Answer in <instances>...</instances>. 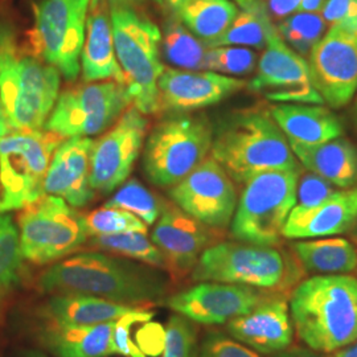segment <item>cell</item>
I'll return each instance as SVG.
<instances>
[{
  "label": "cell",
  "mask_w": 357,
  "mask_h": 357,
  "mask_svg": "<svg viewBox=\"0 0 357 357\" xmlns=\"http://www.w3.org/2000/svg\"><path fill=\"white\" fill-rule=\"evenodd\" d=\"M38 286L45 293L90 295L126 306L158 301L166 294L165 278L151 268L94 252L52 265Z\"/></svg>",
  "instance_id": "obj_1"
},
{
  "label": "cell",
  "mask_w": 357,
  "mask_h": 357,
  "mask_svg": "<svg viewBox=\"0 0 357 357\" xmlns=\"http://www.w3.org/2000/svg\"><path fill=\"white\" fill-rule=\"evenodd\" d=\"M211 155L238 184L268 171L303 168L264 106L243 109L224 119L213 131Z\"/></svg>",
  "instance_id": "obj_2"
},
{
  "label": "cell",
  "mask_w": 357,
  "mask_h": 357,
  "mask_svg": "<svg viewBox=\"0 0 357 357\" xmlns=\"http://www.w3.org/2000/svg\"><path fill=\"white\" fill-rule=\"evenodd\" d=\"M290 315L299 339L320 354H333L357 340V278L315 275L294 287Z\"/></svg>",
  "instance_id": "obj_3"
},
{
  "label": "cell",
  "mask_w": 357,
  "mask_h": 357,
  "mask_svg": "<svg viewBox=\"0 0 357 357\" xmlns=\"http://www.w3.org/2000/svg\"><path fill=\"white\" fill-rule=\"evenodd\" d=\"M60 72L19 48L0 28V103L10 130H43L59 98Z\"/></svg>",
  "instance_id": "obj_4"
},
{
  "label": "cell",
  "mask_w": 357,
  "mask_h": 357,
  "mask_svg": "<svg viewBox=\"0 0 357 357\" xmlns=\"http://www.w3.org/2000/svg\"><path fill=\"white\" fill-rule=\"evenodd\" d=\"M303 273L293 252L253 243H218L200 255L192 270V280L241 284L283 295L295 287Z\"/></svg>",
  "instance_id": "obj_5"
},
{
  "label": "cell",
  "mask_w": 357,
  "mask_h": 357,
  "mask_svg": "<svg viewBox=\"0 0 357 357\" xmlns=\"http://www.w3.org/2000/svg\"><path fill=\"white\" fill-rule=\"evenodd\" d=\"M110 19L115 53L131 103L142 114H153L159 112L158 81L165 72L160 60L162 32L126 6H112Z\"/></svg>",
  "instance_id": "obj_6"
},
{
  "label": "cell",
  "mask_w": 357,
  "mask_h": 357,
  "mask_svg": "<svg viewBox=\"0 0 357 357\" xmlns=\"http://www.w3.org/2000/svg\"><path fill=\"white\" fill-rule=\"evenodd\" d=\"M213 128L204 115L175 113L159 121L146 142L143 168L158 187H174L211 153Z\"/></svg>",
  "instance_id": "obj_7"
},
{
  "label": "cell",
  "mask_w": 357,
  "mask_h": 357,
  "mask_svg": "<svg viewBox=\"0 0 357 357\" xmlns=\"http://www.w3.org/2000/svg\"><path fill=\"white\" fill-rule=\"evenodd\" d=\"M302 169L268 171L245 183L231 218V234L240 243L278 246L291 209Z\"/></svg>",
  "instance_id": "obj_8"
},
{
  "label": "cell",
  "mask_w": 357,
  "mask_h": 357,
  "mask_svg": "<svg viewBox=\"0 0 357 357\" xmlns=\"http://www.w3.org/2000/svg\"><path fill=\"white\" fill-rule=\"evenodd\" d=\"M63 141L45 128L8 132L0 139V213L24 209L45 196L52 156Z\"/></svg>",
  "instance_id": "obj_9"
},
{
  "label": "cell",
  "mask_w": 357,
  "mask_h": 357,
  "mask_svg": "<svg viewBox=\"0 0 357 357\" xmlns=\"http://www.w3.org/2000/svg\"><path fill=\"white\" fill-rule=\"evenodd\" d=\"M23 257L47 265L75 253L89 238L86 220L61 197L45 195L28 205L19 216Z\"/></svg>",
  "instance_id": "obj_10"
},
{
  "label": "cell",
  "mask_w": 357,
  "mask_h": 357,
  "mask_svg": "<svg viewBox=\"0 0 357 357\" xmlns=\"http://www.w3.org/2000/svg\"><path fill=\"white\" fill-rule=\"evenodd\" d=\"M90 0H41L29 40L33 54L75 81L81 72Z\"/></svg>",
  "instance_id": "obj_11"
},
{
  "label": "cell",
  "mask_w": 357,
  "mask_h": 357,
  "mask_svg": "<svg viewBox=\"0 0 357 357\" xmlns=\"http://www.w3.org/2000/svg\"><path fill=\"white\" fill-rule=\"evenodd\" d=\"M130 105L131 98L123 84L86 82L59 96L44 128L63 139L89 138L113 126Z\"/></svg>",
  "instance_id": "obj_12"
},
{
  "label": "cell",
  "mask_w": 357,
  "mask_h": 357,
  "mask_svg": "<svg viewBox=\"0 0 357 357\" xmlns=\"http://www.w3.org/2000/svg\"><path fill=\"white\" fill-rule=\"evenodd\" d=\"M147 128V118L132 106L119 116L113 128L94 141L90 159L93 191L110 193L126 181L141 153Z\"/></svg>",
  "instance_id": "obj_13"
},
{
  "label": "cell",
  "mask_w": 357,
  "mask_h": 357,
  "mask_svg": "<svg viewBox=\"0 0 357 357\" xmlns=\"http://www.w3.org/2000/svg\"><path fill=\"white\" fill-rule=\"evenodd\" d=\"M168 193L180 209L213 229H225L237 206L234 181L212 156Z\"/></svg>",
  "instance_id": "obj_14"
},
{
  "label": "cell",
  "mask_w": 357,
  "mask_h": 357,
  "mask_svg": "<svg viewBox=\"0 0 357 357\" xmlns=\"http://www.w3.org/2000/svg\"><path fill=\"white\" fill-rule=\"evenodd\" d=\"M248 89L265 93L266 98L281 103L323 105L319 93L312 86L305 57L294 52L278 31L268 36V44L255 68V76Z\"/></svg>",
  "instance_id": "obj_15"
},
{
  "label": "cell",
  "mask_w": 357,
  "mask_h": 357,
  "mask_svg": "<svg viewBox=\"0 0 357 357\" xmlns=\"http://www.w3.org/2000/svg\"><path fill=\"white\" fill-rule=\"evenodd\" d=\"M312 86L331 109H342L357 90V35L328 28L307 57Z\"/></svg>",
  "instance_id": "obj_16"
},
{
  "label": "cell",
  "mask_w": 357,
  "mask_h": 357,
  "mask_svg": "<svg viewBox=\"0 0 357 357\" xmlns=\"http://www.w3.org/2000/svg\"><path fill=\"white\" fill-rule=\"evenodd\" d=\"M259 290L231 283L202 282L175 294L166 301L174 312L200 324H224L250 312L268 295Z\"/></svg>",
  "instance_id": "obj_17"
},
{
  "label": "cell",
  "mask_w": 357,
  "mask_h": 357,
  "mask_svg": "<svg viewBox=\"0 0 357 357\" xmlns=\"http://www.w3.org/2000/svg\"><path fill=\"white\" fill-rule=\"evenodd\" d=\"M246 86L245 79L211 70L167 69L158 81L159 110L190 113L221 102Z\"/></svg>",
  "instance_id": "obj_18"
},
{
  "label": "cell",
  "mask_w": 357,
  "mask_h": 357,
  "mask_svg": "<svg viewBox=\"0 0 357 357\" xmlns=\"http://www.w3.org/2000/svg\"><path fill=\"white\" fill-rule=\"evenodd\" d=\"M216 229L197 221L178 205L163 208L151 236L153 243L166 258L168 268L176 273H192L200 255L217 240Z\"/></svg>",
  "instance_id": "obj_19"
},
{
  "label": "cell",
  "mask_w": 357,
  "mask_h": 357,
  "mask_svg": "<svg viewBox=\"0 0 357 357\" xmlns=\"http://www.w3.org/2000/svg\"><path fill=\"white\" fill-rule=\"evenodd\" d=\"M227 330L233 339L264 355L282 352L293 343L290 307L281 294L268 295L250 312L229 320Z\"/></svg>",
  "instance_id": "obj_20"
},
{
  "label": "cell",
  "mask_w": 357,
  "mask_h": 357,
  "mask_svg": "<svg viewBox=\"0 0 357 357\" xmlns=\"http://www.w3.org/2000/svg\"><path fill=\"white\" fill-rule=\"evenodd\" d=\"M94 141L75 137L61 142L52 156L44 192L61 197L75 208H81L94 197L90 185V159Z\"/></svg>",
  "instance_id": "obj_21"
},
{
  "label": "cell",
  "mask_w": 357,
  "mask_h": 357,
  "mask_svg": "<svg viewBox=\"0 0 357 357\" xmlns=\"http://www.w3.org/2000/svg\"><path fill=\"white\" fill-rule=\"evenodd\" d=\"M357 222V188L333 192L320 203L295 205L284 224L283 237L289 240L319 238L342 234Z\"/></svg>",
  "instance_id": "obj_22"
},
{
  "label": "cell",
  "mask_w": 357,
  "mask_h": 357,
  "mask_svg": "<svg viewBox=\"0 0 357 357\" xmlns=\"http://www.w3.org/2000/svg\"><path fill=\"white\" fill-rule=\"evenodd\" d=\"M105 1L90 0L81 52V73L85 82L113 79L125 85V76L115 53L112 19Z\"/></svg>",
  "instance_id": "obj_23"
},
{
  "label": "cell",
  "mask_w": 357,
  "mask_h": 357,
  "mask_svg": "<svg viewBox=\"0 0 357 357\" xmlns=\"http://www.w3.org/2000/svg\"><path fill=\"white\" fill-rule=\"evenodd\" d=\"M270 113L289 143L312 146L340 138L344 132L340 119L323 105L280 103L271 106Z\"/></svg>",
  "instance_id": "obj_24"
},
{
  "label": "cell",
  "mask_w": 357,
  "mask_h": 357,
  "mask_svg": "<svg viewBox=\"0 0 357 357\" xmlns=\"http://www.w3.org/2000/svg\"><path fill=\"white\" fill-rule=\"evenodd\" d=\"M295 158L307 171L319 175L335 187L348 190L357 185V146L344 138L319 144L290 143Z\"/></svg>",
  "instance_id": "obj_25"
},
{
  "label": "cell",
  "mask_w": 357,
  "mask_h": 357,
  "mask_svg": "<svg viewBox=\"0 0 357 357\" xmlns=\"http://www.w3.org/2000/svg\"><path fill=\"white\" fill-rule=\"evenodd\" d=\"M115 321L116 320L79 327L45 324L40 333V340L56 357L112 356L116 355Z\"/></svg>",
  "instance_id": "obj_26"
},
{
  "label": "cell",
  "mask_w": 357,
  "mask_h": 357,
  "mask_svg": "<svg viewBox=\"0 0 357 357\" xmlns=\"http://www.w3.org/2000/svg\"><path fill=\"white\" fill-rule=\"evenodd\" d=\"M135 307L81 294H54L41 310L47 324L61 327L94 326L119 319Z\"/></svg>",
  "instance_id": "obj_27"
},
{
  "label": "cell",
  "mask_w": 357,
  "mask_h": 357,
  "mask_svg": "<svg viewBox=\"0 0 357 357\" xmlns=\"http://www.w3.org/2000/svg\"><path fill=\"white\" fill-rule=\"evenodd\" d=\"M291 252L303 270L320 275L348 274L357 268L355 245L339 237L295 241Z\"/></svg>",
  "instance_id": "obj_28"
},
{
  "label": "cell",
  "mask_w": 357,
  "mask_h": 357,
  "mask_svg": "<svg viewBox=\"0 0 357 357\" xmlns=\"http://www.w3.org/2000/svg\"><path fill=\"white\" fill-rule=\"evenodd\" d=\"M174 13L183 26L206 45L228 29L238 8L233 0H191Z\"/></svg>",
  "instance_id": "obj_29"
},
{
  "label": "cell",
  "mask_w": 357,
  "mask_h": 357,
  "mask_svg": "<svg viewBox=\"0 0 357 357\" xmlns=\"http://www.w3.org/2000/svg\"><path fill=\"white\" fill-rule=\"evenodd\" d=\"M160 47L167 63L172 66L184 70H205L208 47L176 17L167 23Z\"/></svg>",
  "instance_id": "obj_30"
},
{
  "label": "cell",
  "mask_w": 357,
  "mask_h": 357,
  "mask_svg": "<svg viewBox=\"0 0 357 357\" xmlns=\"http://www.w3.org/2000/svg\"><path fill=\"white\" fill-rule=\"evenodd\" d=\"M277 31L270 15H257L241 10L228 26V29L216 40L206 44L208 48L215 47H253L265 50L268 36Z\"/></svg>",
  "instance_id": "obj_31"
},
{
  "label": "cell",
  "mask_w": 357,
  "mask_h": 357,
  "mask_svg": "<svg viewBox=\"0 0 357 357\" xmlns=\"http://www.w3.org/2000/svg\"><path fill=\"white\" fill-rule=\"evenodd\" d=\"M91 243L103 252L137 259L153 268H168L165 255L144 231L97 236Z\"/></svg>",
  "instance_id": "obj_32"
},
{
  "label": "cell",
  "mask_w": 357,
  "mask_h": 357,
  "mask_svg": "<svg viewBox=\"0 0 357 357\" xmlns=\"http://www.w3.org/2000/svg\"><path fill=\"white\" fill-rule=\"evenodd\" d=\"M277 31L294 52L308 57L328 31V26L319 13L298 11L280 20Z\"/></svg>",
  "instance_id": "obj_33"
},
{
  "label": "cell",
  "mask_w": 357,
  "mask_h": 357,
  "mask_svg": "<svg viewBox=\"0 0 357 357\" xmlns=\"http://www.w3.org/2000/svg\"><path fill=\"white\" fill-rule=\"evenodd\" d=\"M105 205L128 211L141 218L147 227L153 225L162 213V206L158 199L138 180H130L123 184V187L115 192L114 196Z\"/></svg>",
  "instance_id": "obj_34"
},
{
  "label": "cell",
  "mask_w": 357,
  "mask_h": 357,
  "mask_svg": "<svg viewBox=\"0 0 357 357\" xmlns=\"http://www.w3.org/2000/svg\"><path fill=\"white\" fill-rule=\"evenodd\" d=\"M23 259L19 228L13 217L0 213V291L17 282Z\"/></svg>",
  "instance_id": "obj_35"
},
{
  "label": "cell",
  "mask_w": 357,
  "mask_h": 357,
  "mask_svg": "<svg viewBox=\"0 0 357 357\" xmlns=\"http://www.w3.org/2000/svg\"><path fill=\"white\" fill-rule=\"evenodd\" d=\"M257 68V54L245 47H215L208 48L205 70L224 76H248Z\"/></svg>",
  "instance_id": "obj_36"
},
{
  "label": "cell",
  "mask_w": 357,
  "mask_h": 357,
  "mask_svg": "<svg viewBox=\"0 0 357 357\" xmlns=\"http://www.w3.org/2000/svg\"><path fill=\"white\" fill-rule=\"evenodd\" d=\"M89 236H109L126 231H144L147 233V225L141 218L134 216L128 211L112 208L103 205L102 208L93 211L85 216Z\"/></svg>",
  "instance_id": "obj_37"
},
{
  "label": "cell",
  "mask_w": 357,
  "mask_h": 357,
  "mask_svg": "<svg viewBox=\"0 0 357 357\" xmlns=\"http://www.w3.org/2000/svg\"><path fill=\"white\" fill-rule=\"evenodd\" d=\"M160 357H199L197 332L193 321L178 314L169 318Z\"/></svg>",
  "instance_id": "obj_38"
},
{
  "label": "cell",
  "mask_w": 357,
  "mask_h": 357,
  "mask_svg": "<svg viewBox=\"0 0 357 357\" xmlns=\"http://www.w3.org/2000/svg\"><path fill=\"white\" fill-rule=\"evenodd\" d=\"M151 311H146L142 308H134L126 315L121 317L115 321L114 345L116 355L122 357H147L142 351L138 343L131 337L132 327L139 321H149L153 318Z\"/></svg>",
  "instance_id": "obj_39"
},
{
  "label": "cell",
  "mask_w": 357,
  "mask_h": 357,
  "mask_svg": "<svg viewBox=\"0 0 357 357\" xmlns=\"http://www.w3.org/2000/svg\"><path fill=\"white\" fill-rule=\"evenodd\" d=\"M319 13L330 28L357 35V0H327Z\"/></svg>",
  "instance_id": "obj_40"
},
{
  "label": "cell",
  "mask_w": 357,
  "mask_h": 357,
  "mask_svg": "<svg viewBox=\"0 0 357 357\" xmlns=\"http://www.w3.org/2000/svg\"><path fill=\"white\" fill-rule=\"evenodd\" d=\"M199 357H261V355L224 333L211 332L202 344Z\"/></svg>",
  "instance_id": "obj_41"
},
{
  "label": "cell",
  "mask_w": 357,
  "mask_h": 357,
  "mask_svg": "<svg viewBox=\"0 0 357 357\" xmlns=\"http://www.w3.org/2000/svg\"><path fill=\"white\" fill-rule=\"evenodd\" d=\"M335 185L326 178H321L314 172L301 174L296 185V203L298 206H310L320 203L326 197L332 195Z\"/></svg>",
  "instance_id": "obj_42"
},
{
  "label": "cell",
  "mask_w": 357,
  "mask_h": 357,
  "mask_svg": "<svg viewBox=\"0 0 357 357\" xmlns=\"http://www.w3.org/2000/svg\"><path fill=\"white\" fill-rule=\"evenodd\" d=\"M301 3L302 0H268L266 7L271 19L282 20L293 13H298Z\"/></svg>",
  "instance_id": "obj_43"
},
{
  "label": "cell",
  "mask_w": 357,
  "mask_h": 357,
  "mask_svg": "<svg viewBox=\"0 0 357 357\" xmlns=\"http://www.w3.org/2000/svg\"><path fill=\"white\" fill-rule=\"evenodd\" d=\"M277 357H332L326 356V354H320L310 348H287L278 352Z\"/></svg>",
  "instance_id": "obj_44"
},
{
  "label": "cell",
  "mask_w": 357,
  "mask_h": 357,
  "mask_svg": "<svg viewBox=\"0 0 357 357\" xmlns=\"http://www.w3.org/2000/svg\"><path fill=\"white\" fill-rule=\"evenodd\" d=\"M159 7L168 13H176L180 7L187 4L191 0H153Z\"/></svg>",
  "instance_id": "obj_45"
},
{
  "label": "cell",
  "mask_w": 357,
  "mask_h": 357,
  "mask_svg": "<svg viewBox=\"0 0 357 357\" xmlns=\"http://www.w3.org/2000/svg\"><path fill=\"white\" fill-rule=\"evenodd\" d=\"M327 0H302L299 11L305 13H320L321 7Z\"/></svg>",
  "instance_id": "obj_46"
},
{
  "label": "cell",
  "mask_w": 357,
  "mask_h": 357,
  "mask_svg": "<svg viewBox=\"0 0 357 357\" xmlns=\"http://www.w3.org/2000/svg\"><path fill=\"white\" fill-rule=\"evenodd\" d=\"M332 357H357V340L347 348L333 352Z\"/></svg>",
  "instance_id": "obj_47"
},
{
  "label": "cell",
  "mask_w": 357,
  "mask_h": 357,
  "mask_svg": "<svg viewBox=\"0 0 357 357\" xmlns=\"http://www.w3.org/2000/svg\"><path fill=\"white\" fill-rule=\"evenodd\" d=\"M10 126L7 123V119H6V115H4V110H3V106L0 103V139L3 137H6L8 132H10Z\"/></svg>",
  "instance_id": "obj_48"
},
{
  "label": "cell",
  "mask_w": 357,
  "mask_h": 357,
  "mask_svg": "<svg viewBox=\"0 0 357 357\" xmlns=\"http://www.w3.org/2000/svg\"><path fill=\"white\" fill-rule=\"evenodd\" d=\"M109 4L112 6H126V7H131L132 4L141 1V0H106Z\"/></svg>",
  "instance_id": "obj_49"
},
{
  "label": "cell",
  "mask_w": 357,
  "mask_h": 357,
  "mask_svg": "<svg viewBox=\"0 0 357 357\" xmlns=\"http://www.w3.org/2000/svg\"><path fill=\"white\" fill-rule=\"evenodd\" d=\"M26 357H47L44 356L43 354H38V352H31V354H28Z\"/></svg>",
  "instance_id": "obj_50"
},
{
  "label": "cell",
  "mask_w": 357,
  "mask_h": 357,
  "mask_svg": "<svg viewBox=\"0 0 357 357\" xmlns=\"http://www.w3.org/2000/svg\"><path fill=\"white\" fill-rule=\"evenodd\" d=\"M356 123H357V100H356Z\"/></svg>",
  "instance_id": "obj_51"
}]
</instances>
